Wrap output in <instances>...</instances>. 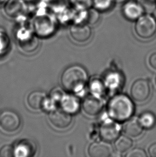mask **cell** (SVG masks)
Here are the masks:
<instances>
[{
    "label": "cell",
    "instance_id": "1",
    "mask_svg": "<svg viewBox=\"0 0 156 157\" xmlns=\"http://www.w3.org/2000/svg\"><path fill=\"white\" fill-rule=\"evenodd\" d=\"M59 22L49 9L40 8L34 11L31 19V26L38 37L47 38L57 30Z\"/></svg>",
    "mask_w": 156,
    "mask_h": 157
},
{
    "label": "cell",
    "instance_id": "2",
    "mask_svg": "<svg viewBox=\"0 0 156 157\" xmlns=\"http://www.w3.org/2000/svg\"><path fill=\"white\" fill-rule=\"evenodd\" d=\"M107 112L111 119L117 122H124L130 119L134 112V105L128 96L118 94L110 99Z\"/></svg>",
    "mask_w": 156,
    "mask_h": 157
},
{
    "label": "cell",
    "instance_id": "3",
    "mask_svg": "<svg viewBox=\"0 0 156 157\" xmlns=\"http://www.w3.org/2000/svg\"><path fill=\"white\" fill-rule=\"evenodd\" d=\"M86 70L81 66H70L61 75V82L64 88L68 91L81 94L88 81Z\"/></svg>",
    "mask_w": 156,
    "mask_h": 157
},
{
    "label": "cell",
    "instance_id": "4",
    "mask_svg": "<svg viewBox=\"0 0 156 157\" xmlns=\"http://www.w3.org/2000/svg\"><path fill=\"white\" fill-rule=\"evenodd\" d=\"M135 31L141 38L148 39L152 38L156 33V19L149 14L142 15L136 20Z\"/></svg>",
    "mask_w": 156,
    "mask_h": 157
},
{
    "label": "cell",
    "instance_id": "5",
    "mask_svg": "<svg viewBox=\"0 0 156 157\" xmlns=\"http://www.w3.org/2000/svg\"><path fill=\"white\" fill-rule=\"evenodd\" d=\"M3 11L6 17L14 20L29 15L28 2L25 0H8L3 5Z\"/></svg>",
    "mask_w": 156,
    "mask_h": 157
},
{
    "label": "cell",
    "instance_id": "6",
    "mask_svg": "<svg viewBox=\"0 0 156 157\" xmlns=\"http://www.w3.org/2000/svg\"><path fill=\"white\" fill-rule=\"evenodd\" d=\"M118 122L111 119H106L99 127V135L102 140L111 142L116 140L120 134L121 128Z\"/></svg>",
    "mask_w": 156,
    "mask_h": 157
},
{
    "label": "cell",
    "instance_id": "7",
    "mask_svg": "<svg viewBox=\"0 0 156 157\" xmlns=\"http://www.w3.org/2000/svg\"><path fill=\"white\" fill-rule=\"evenodd\" d=\"M131 96L137 102H144L149 98L151 87L148 81L139 79L133 83L131 87Z\"/></svg>",
    "mask_w": 156,
    "mask_h": 157
},
{
    "label": "cell",
    "instance_id": "8",
    "mask_svg": "<svg viewBox=\"0 0 156 157\" xmlns=\"http://www.w3.org/2000/svg\"><path fill=\"white\" fill-rule=\"evenodd\" d=\"M20 119L16 113L6 110L0 115V127L7 132H14L20 126Z\"/></svg>",
    "mask_w": 156,
    "mask_h": 157
},
{
    "label": "cell",
    "instance_id": "9",
    "mask_svg": "<svg viewBox=\"0 0 156 157\" xmlns=\"http://www.w3.org/2000/svg\"><path fill=\"white\" fill-rule=\"evenodd\" d=\"M83 110L89 116L99 114L103 108V102L100 97L93 94L87 96L82 103Z\"/></svg>",
    "mask_w": 156,
    "mask_h": 157
},
{
    "label": "cell",
    "instance_id": "10",
    "mask_svg": "<svg viewBox=\"0 0 156 157\" xmlns=\"http://www.w3.org/2000/svg\"><path fill=\"white\" fill-rule=\"evenodd\" d=\"M49 120L54 126L61 129L69 127L72 120L71 114L63 109H55L51 111L49 115Z\"/></svg>",
    "mask_w": 156,
    "mask_h": 157
},
{
    "label": "cell",
    "instance_id": "11",
    "mask_svg": "<svg viewBox=\"0 0 156 157\" xmlns=\"http://www.w3.org/2000/svg\"><path fill=\"white\" fill-rule=\"evenodd\" d=\"M88 155L91 157H108L113 154V148L110 142L104 140L91 143L88 150Z\"/></svg>",
    "mask_w": 156,
    "mask_h": 157
},
{
    "label": "cell",
    "instance_id": "12",
    "mask_svg": "<svg viewBox=\"0 0 156 157\" xmlns=\"http://www.w3.org/2000/svg\"><path fill=\"white\" fill-rule=\"evenodd\" d=\"M70 33L74 41L78 43H84L91 38V30L86 24H72Z\"/></svg>",
    "mask_w": 156,
    "mask_h": 157
},
{
    "label": "cell",
    "instance_id": "13",
    "mask_svg": "<svg viewBox=\"0 0 156 157\" xmlns=\"http://www.w3.org/2000/svg\"><path fill=\"white\" fill-rule=\"evenodd\" d=\"M122 12L126 18L131 21H136L143 15L144 9L139 2L130 1L124 3Z\"/></svg>",
    "mask_w": 156,
    "mask_h": 157
},
{
    "label": "cell",
    "instance_id": "14",
    "mask_svg": "<svg viewBox=\"0 0 156 157\" xmlns=\"http://www.w3.org/2000/svg\"><path fill=\"white\" fill-rule=\"evenodd\" d=\"M143 128L139 123V119L133 118L127 121L123 127L125 134L132 137H137L143 132Z\"/></svg>",
    "mask_w": 156,
    "mask_h": 157
},
{
    "label": "cell",
    "instance_id": "15",
    "mask_svg": "<svg viewBox=\"0 0 156 157\" xmlns=\"http://www.w3.org/2000/svg\"><path fill=\"white\" fill-rule=\"evenodd\" d=\"M46 94L43 92L36 91L31 92L28 97V104L33 110H39L43 108L44 101L46 99Z\"/></svg>",
    "mask_w": 156,
    "mask_h": 157
},
{
    "label": "cell",
    "instance_id": "16",
    "mask_svg": "<svg viewBox=\"0 0 156 157\" xmlns=\"http://www.w3.org/2000/svg\"><path fill=\"white\" fill-rule=\"evenodd\" d=\"M60 102L63 109L71 114L78 112L80 108L79 100L72 95L65 94Z\"/></svg>",
    "mask_w": 156,
    "mask_h": 157
},
{
    "label": "cell",
    "instance_id": "17",
    "mask_svg": "<svg viewBox=\"0 0 156 157\" xmlns=\"http://www.w3.org/2000/svg\"><path fill=\"white\" fill-rule=\"evenodd\" d=\"M35 145L30 140L21 141L15 149V156L30 157L33 155L35 151Z\"/></svg>",
    "mask_w": 156,
    "mask_h": 157
},
{
    "label": "cell",
    "instance_id": "18",
    "mask_svg": "<svg viewBox=\"0 0 156 157\" xmlns=\"http://www.w3.org/2000/svg\"><path fill=\"white\" fill-rule=\"evenodd\" d=\"M19 46L23 51L31 53L36 51L39 45L38 37L35 34L18 40Z\"/></svg>",
    "mask_w": 156,
    "mask_h": 157
},
{
    "label": "cell",
    "instance_id": "19",
    "mask_svg": "<svg viewBox=\"0 0 156 157\" xmlns=\"http://www.w3.org/2000/svg\"><path fill=\"white\" fill-rule=\"evenodd\" d=\"M121 76L117 72L108 74L103 82L106 87L111 90H116L120 86L122 83Z\"/></svg>",
    "mask_w": 156,
    "mask_h": 157
},
{
    "label": "cell",
    "instance_id": "20",
    "mask_svg": "<svg viewBox=\"0 0 156 157\" xmlns=\"http://www.w3.org/2000/svg\"><path fill=\"white\" fill-rule=\"evenodd\" d=\"M133 145V141L128 136H119L114 143V147L119 153L128 151Z\"/></svg>",
    "mask_w": 156,
    "mask_h": 157
},
{
    "label": "cell",
    "instance_id": "21",
    "mask_svg": "<svg viewBox=\"0 0 156 157\" xmlns=\"http://www.w3.org/2000/svg\"><path fill=\"white\" fill-rule=\"evenodd\" d=\"M139 123L145 129H151L156 123V118L152 113L149 112L142 113L139 118Z\"/></svg>",
    "mask_w": 156,
    "mask_h": 157
},
{
    "label": "cell",
    "instance_id": "22",
    "mask_svg": "<svg viewBox=\"0 0 156 157\" xmlns=\"http://www.w3.org/2000/svg\"><path fill=\"white\" fill-rule=\"evenodd\" d=\"M89 88L92 94L101 98L105 92L106 86L104 82L98 79H95L91 81Z\"/></svg>",
    "mask_w": 156,
    "mask_h": 157
},
{
    "label": "cell",
    "instance_id": "23",
    "mask_svg": "<svg viewBox=\"0 0 156 157\" xmlns=\"http://www.w3.org/2000/svg\"><path fill=\"white\" fill-rule=\"evenodd\" d=\"M71 6L75 9L87 10L93 6V0H68Z\"/></svg>",
    "mask_w": 156,
    "mask_h": 157
},
{
    "label": "cell",
    "instance_id": "24",
    "mask_svg": "<svg viewBox=\"0 0 156 157\" xmlns=\"http://www.w3.org/2000/svg\"><path fill=\"white\" fill-rule=\"evenodd\" d=\"M114 0H93V6L98 11H106L112 6Z\"/></svg>",
    "mask_w": 156,
    "mask_h": 157
},
{
    "label": "cell",
    "instance_id": "25",
    "mask_svg": "<svg viewBox=\"0 0 156 157\" xmlns=\"http://www.w3.org/2000/svg\"><path fill=\"white\" fill-rule=\"evenodd\" d=\"M99 11L95 8H89L88 9V15L87 22L89 24H95L99 21Z\"/></svg>",
    "mask_w": 156,
    "mask_h": 157
},
{
    "label": "cell",
    "instance_id": "26",
    "mask_svg": "<svg viewBox=\"0 0 156 157\" xmlns=\"http://www.w3.org/2000/svg\"><path fill=\"white\" fill-rule=\"evenodd\" d=\"M15 156V148L11 145H5L0 149L1 157H13Z\"/></svg>",
    "mask_w": 156,
    "mask_h": 157
},
{
    "label": "cell",
    "instance_id": "27",
    "mask_svg": "<svg viewBox=\"0 0 156 157\" xmlns=\"http://www.w3.org/2000/svg\"><path fill=\"white\" fill-rule=\"evenodd\" d=\"M65 94H64L63 91L59 87L54 88L51 91L50 98L55 101L56 102H60L61 99L63 98Z\"/></svg>",
    "mask_w": 156,
    "mask_h": 157
},
{
    "label": "cell",
    "instance_id": "28",
    "mask_svg": "<svg viewBox=\"0 0 156 157\" xmlns=\"http://www.w3.org/2000/svg\"><path fill=\"white\" fill-rule=\"evenodd\" d=\"M9 44V38L8 34L4 30L0 29V51L6 48Z\"/></svg>",
    "mask_w": 156,
    "mask_h": 157
},
{
    "label": "cell",
    "instance_id": "29",
    "mask_svg": "<svg viewBox=\"0 0 156 157\" xmlns=\"http://www.w3.org/2000/svg\"><path fill=\"white\" fill-rule=\"evenodd\" d=\"M126 157H146L147 155L143 149L135 148L129 151L126 155Z\"/></svg>",
    "mask_w": 156,
    "mask_h": 157
},
{
    "label": "cell",
    "instance_id": "30",
    "mask_svg": "<svg viewBox=\"0 0 156 157\" xmlns=\"http://www.w3.org/2000/svg\"><path fill=\"white\" fill-rule=\"evenodd\" d=\"M56 102L51 98L46 97V100L44 101L43 108H44L47 111L50 110L51 112L53 110H55L56 108Z\"/></svg>",
    "mask_w": 156,
    "mask_h": 157
},
{
    "label": "cell",
    "instance_id": "31",
    "mask_svg": "<svg viewBox=\"0 0 156 157\" xmlns=\"http://www.w3.org/2000/svg\"><path fill=\"white\" fill-rule=\"evenodd\" d=\"M149 63L151 68L156 70V53H153L150 55L149 59Z\"/></svg>",
    "mask_w": 156,
    "mask_h": 157
},
{
    "label": "cell",
    "instance_id": "32",
    "mask_svg": "<svg viewBox=\"0 0 156 157\" xmlns=\"http://www.w3.org/2000/svg\"><path fill=\"white\" fill-rule=\"evenodd\" d=\"M149 153L151 157H156V143L151 145L149 148Z\"/></svg>",
    "mask_w": 156,
    "mask_h": 157
},
{
    "label": "cell",
    "instance_id": "33",
    "mask_svg": "<svg viewBox=\"0 0 156 157\" xmlns=\"http://www.w3.org/2000/svg\"><path fill=\"white\" fill-rule=\"evenodd\" d=\"M126 0H114V2L117 3H121L122 2H124L126 1Z\"/></svg>",
    "mask_w": 156,
    "mask_h": 157
},
{
    "label": "cell",
    "instance_id": "34",
    "mask_svg": "<svg viewBox=\"0 0 156 157\" xmlns=\"http://www.w3.org/2000/svg\"><path fill=\"white\" fill-rule=\"evenodd\" d=\"M8 0H0V6L3 5Z\"/></svg>",
    "mask_w": 156,
    "mask_h": 157
},
{
    "label": "cell",
    "instance_id": "35",
    "mask_svg": "<svg viewBox=\"0 0 156 157\" xmlns=\"http://www.w3.org/2000/svg\"><path fill=\"white\" fill-rule=\"evenodd\" d=\"M27 2H32L33 1H34V0H25Z\"/></svg>",
    "mask_w": 156,
    "mask_h": 157
},
{
    "label": "cell",
    "instance_id": "36",
    "mask_svg": "<svg viewBox=\"0 0 156 157\" xmlns=\"http://www.w3.org/2000/svg\"><path fill=\"white\" fill-rule=\"evenodd\" d=\"M155 81H156V80H155Z\"/></svg>",
    "mask_w": 156,
    "mask_h": 157
}]
</instances>
